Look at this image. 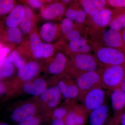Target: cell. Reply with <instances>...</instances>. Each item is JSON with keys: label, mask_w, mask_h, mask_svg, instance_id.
Listing matches in <instances>:
<instances>
[{"label": "cell", "mask_w": 125, "mask_h": 125, "mask_svg": "<svg viewBox=\"0 0 125 125\" xmlns=\"http://www.w3.org/2000/svg\"><path fill=\"white\" fill-rule=\"evenodd\" d=\"M120 125H125V112L121 115L120 118Z\"/></svg>", "instance_id": "42"}, {"label": "cell", "mask_w": 125, "mask_h": 125, "mask_svg": "<svg viewBox=\"0 0 125 125\" xmlns=\"http://www.w3.org/2000/svg\"><path fill=\"white\" fill-rule=\"evenodd\" d=\"M98 10L107 7V0H91Z\"/></svg>", "instance_id": "37"}, {"label": "cell", "mask_w": 125, "mask_h": 125, "mask_svg": "<svg viewBox=\"0 0 125 125\" xmlns=\"http://www.w3.org/2000/svg\"><path fill=\"white\" fill-rule=\"evenodd\" d=\"M0 125H9L7 123L5 122H2L0 121Z\"/></svg>", "instance_id": "46"}, {"label": "cell", "mask_w": 125, "mask_h": 125, "mask_svg": "<svg viewBox=\"0 0 125 125\" xmlns=\"http://www.w3.org/2000/svg\"><path fill=\"white\" fill-rule=\"evenodd\" d=\"M28 39L32 59L41 62L42 59L43 42L37 27L28 36Z\"/></svg>", "instance_id": "19"}, {"label": "cell", "mask_w": 125, "mask_h": 125, "mask_svg": "<svg viewBox=\"0 0 125 125\" xmlns=\"http://www.w3.org/2000/svg\"><path fill=\"white\" fill-rule=\"evenodd\" d=\"M49 85L48 79L39 76L20 84L14 90L12 94H26L33 97H37L45 92Z\"/></svg>", "instance_id": "12"}, {"label": "cell", "mask_w": 125, "mask_h": 125, "mask_svg": "<svg viewBox=\"0 0 125 125\" xmlns=\"http://www.w3.org/2000/svg\"><path fill=\"white\" fill-rule=\"evenodd\" d=\"M4 45H3V44H2V43H1L0 42V49H1V48H2V47L4 46Z\"/></svg>", "instance_id": "47"}, {"label": "cell", "mask_w": 125, "mask_h": 125, "mask_svg": "<svg viewBox=\"0 0 125 125\" xmlns=\"http://www.w3.org/2000/svg\"><path fill=\"white\" fill-rule=\"evenodd\" d=\"M25 37L19 27L10 28L5 26L0 34V42L4 45L17 46L22 43Z\"/></svg>", "instance_id": "18"}, {"label": "cell", "mask_w": 125, "mask_h": 125, "mask_svg": "<svg viewBox=\"0 0 125 125\" xmlns=\"http://www.w3.org/2000/svg\"><path fill=\"white\" fill-rule=\"evenodd\" d=\"M23 5L25 9V14L19 27L24 37H26L36 28L38 18L33 9L26 5Z\"/></svg>", "instance_id": "21"}, {"label": "cell", "mask_w": 125, "mask_h": 125, "mask_svg": "<svg viewBox=\"0 0 125 125\" xmlns=\"http://www.w3.org/2000/svg\"><path fill=\"white\" fill-rule=\"evenodd\" d=\"M118 88L125 92V76L122 81Z\"/></svg>", "instance_id": "41"}, {"label": "cell", "mask_w": 125, "mask_h": 125, "mask_svg": "<svg viewBox=\"0 0 125 125\" xmlns=\"http://www.w3.org/2000/svg\"><path fill=\"white\" fill-rule=\"evenodd\" d=\"M108 6L114 9H125V0H107Z\"/></svg>", "instance_id": "36"}, {"label": "cell", "mask_w": 125, "mask_h": 125, "mask_svg": "<svg viewBox=\"0 0 125 125\" xmlns=\"http://www.w3.org/2000/svg\"><path fill=\"white\" fill-rule=\"evenodd\" d=\"M50 125H65V118H55L49 121Z\"/></svg>", "instance_id": "40"}, {"label": "cell", "mask_w": 125, "mask_h": 125, "mask_svg": "<svg viewBox=\"0 0 125 125\" xmlns=\"http://www.w3.org/2000/svg\"><path fill=\"white\" fill-rule=\"evenodd\" d=\"M50 84L58 88L64 102L71 104L76 103L80 92L73 78L67 73L58 76H51L48 79Z\"/></svg>", "instance_id": "2"}, {"label": "cell", "mask_w": 125, "mask_h": 125, "mask_svg": "<svg viewBox=\"0 0 125 125\" xmlns=\"http://www.w3.org/2000/svg\"><path fill=\"white\" fill-rule=\"evenodd\" d=\"M74 79L79 90L78 101L91 90L98 87L102 88L101 75L98 71L81 73L74 77Z\"/></svg>", "instance_id": "11"}, {"label": "cell", "mask_w": 125, "mask_h": 125, "mask_svg": "<svg viewBox=\"0 0 125 125\" xmlns=\"http://www.w3.org/2000/svg\"><path fill=\"white\" fill-rule=\"evenodd\" d=\"M88 113L85 108L76 103L70 104V108L65 118V125H85Z\"/></svg>", "instance_id": "16"}, {"label": "cell", "mask_w": 125, "mask_h": 125, "mask_svg": "<svg viewBox=\"0 0 125 125\" xmlns=\"http://www.w3.org/2000/svg\"><path fill=\"white\" fill-rule=\"evenodd\" d=\"M47 121L43 113H39L23 121L18 123V125H40L43 122Z\"/></svg>", "instance_id": "32"}, {"label": "cell", "mask_w": 125, "mask_h": 125, "mask_svg": "<svg viewBox=\"0 0 125 125\" xmlns=\"http://www.w3.org/2000/svg\"><path fill=\"white\" fill-rule=\"evenodd\" d=\"M78 27L72 30L69 32H68L65 36L62 37V38L66 42L74 41L77 40L81 37H82L81 35V33L79 30H78Z\"/></svg>", "instance_id": "34"}, {"label": "cell", "mask_w": 125, "mask_h": 125, "mask_svg": "<svg viewBox=\"0 0 125 125\" xmlns=\"http://www.w3.org/2000/svg\"><path fill=\"white\" fill-rule=\"evenodd\" d=\"M42 45V59L41 62L51 58L57 52L60 51L56 43H47L43 42Z\"/></svg>", "instance_id": "28"}, {"label": "cell", "mask_w": 125, "mask_h": 125, "mask_svg": "<svg viewBox=\"0 0 125 125\" xmlns=\"http://www.w3.org/2000/svg\"><path fill=\"white\" fill-rule=\"evenodd\" d=\"M15 67L10 62L7 57L0 61V81L13 76L15 71Z\"/></svg>", "instance_id": "25"}, {"label": "cell", "mask_w": 125, "mask_h": 125, "mask_svg": "<svg viewBox=\"0 0 125 125\" xmlns=\"http://www.w3.org/2000/svg\"><path fill=\"white\" fill-rule=\"evenodd\" d=\"M43 71L52 76H58L67 73L70 58L61 51L57 52L51 58L41 62Z\"/></svg>", "instance_id": "7"}, {"label": "cell", "mask_w": 125, "mask_h": 125, "mask_svg": "<svg viewBox=\"0 0 125 125\" xmlns=\"http://www.w3.org/2000/svg\"><path fill=\"white\" fill-rule=\"evenodd\" d=\"M18 4L15 0H0V18L7 15Z\"/></svg>", "instance_id": "29"}, {"label": "cell", "mask_w": 125, "mask_h": 125, "mask_svg": "<svg viewBox=\"0 0 125 125\" xmlns=\"http://www.w3.org/2000/svg\"><path fill=\"white\" fill-rule=\"evenodd\" d=\"M82 9L89 17H92L98 10L94 6L91 0H80L78 1Z\"/></svg>", "instance_id": "30"}, {"label": "cell", "mask_w": 125, "mask_h": 125, "mask_svg": "<svg viewBox=\"0 0 125 125\" xmlns=\"http://www.w3.org/2000/svg\"><path fill=\"white\" fill-rule=\"evenodd\" d=\"M60 1L65 6L67 5H70L73 2V1L70 0H60Z\"/></svg>", "instance_id": "44"}, {"label": "cell", "mask_w": 125, "mask_h": 125, "mask_svg": "<svg viewBox=\"0 0 125 125\" xmlns=\"http://www.w3.org/2000/svg\"><path fill=\"white\" fill-rule=\"evenodd\" d=\"M64 15L75 23L82 24L87 22L88 15L80 5L79 2L73 1L66 9Z\"/></svg>", "instance_id": "24"}, {"label": "cell", "mask_w": 125, "mask_h": 125, "mask_svg": "<svg viewBox=\"0 0 125 125\" xmlns=\"http://www.w3.org/2000/svg\"><path fill=\"white\" fill-rule=\"evenodd\" d=\"M40 38L43 42L54 43L62 37L60 23L47 22L43 23L38 31Z\"/></svg>", "instance_id": "17"}, {"label": "cell", "mask_w": 125, "mask_h": 125, "mask_svg": "<svg viewBox=\"0 0 125 125\" xmlns=\"http://www.w3.org/2000/svg\"><path fill=\"white\" fill-rule=\"evenodd\" d=\"M5 25L4 21L0 19V34L2 32L5 28Z\"/></svg>", "instance_id": "43"}, {"label": "cell", "mask_w": 125, "mask_h": 125, "mask_svg": "<svg viewBox=\"0 0 125 125\" xmlns=\"http://www.w3.org/2000/svg\"><path fill=\"white\" fill-rule=\"evenodd\" d=\"M89 42L94 45L116 48L125 51L121 32L106 28L90 27Z\"/></svg>", "instance_id": "1"}, {"label": "cell", "mask_w": 125, "mask_h": 125, "mask_svg": "<svg viewBox=\"0 0 125 125\" xmlns=\"http://www.w3.org/2000/svg\"><path fill=\"white\" fill-rule=\"evenodd\" d=\"M41 113L38 104L32 98L16 105L11 111L10 118L14 122L18 123Z\"/></svg>", "instance_id": "9"}, {"label": "cell", "mask_w": 125, "mask_h": 125, "mask_svg": "<svg viewBox=\"0 0 125 125\" xmlns=\"http://www.w3.org/2000/svg\"><path fill=\"white\" fill-rule=\"evenodd\" d=\"M110 115L109 105L106 102L89 113V125H106Z\"/></svg>", "instance_id": "20"}, {"label": "cell", "mask_w": 125, "mask_h": 125, "mask_svg": "<svg viewBox=\"0 0 125 125\" xmlns=\"http://www.w3.org/2000/svg\"><path fill=\"white\" fill-rule=\"evenodd\" d=\"M66 6L60 1H54L51 4L45 5L40 10L38 19L46 22L61 21L64 15Z\"/></svg>", "instance_id": "14"}, {"label": "cell", "mask_w": 125, "mask_h": 125, "mask_svg": "<svg viewBox=\"0 0 125 125\" xmlns=\"http://www.w3.org/2000/svg\"><path fill=\"white\" fill-rule=\"evenodd\" d=\"M75 23L68 18H65L62 19L60 23V25L62 37L76 27L77 24H75Z\"/></svg>", "instance_id": "33"}, {"label": "cell", "mask_w": 125, "mask_h": 125, "mask_svg": "<svg viewBox=\"0 0 125 125\" xmlns=\"http://www.w3.org/2000/svg\"><path fill=\"white\" fill-rule=\"evenodd\" d=\"M121 34L122 37V40L123 44H124V46L125 47V28L121 32Z\"/></svg>", "instance_id": "45"}, {"label": "cell", "mask_w": 125, "mask_h": 125, "mask_svg": "<svg viewBox=\"0 0 125 125\" xmlns=\"http://www.w3.org/2000/svg\"><path fill=\"white\" fill-rule=\"evenodd\" d=\"M33 98L38 104L42 113L45 114L48 121L49 114L61 104L62 96L58 88L54 84H50L42 94Z\"/></svg>", "instance_id": "5"}, {"label": "cell", "mask_w": 125, "mask_h": 125, "mask_svg": "<svg viewBox=\"0 0 125 125\" xmlns=\"http://www.w3.org/2000/svg\"><path fill=\"white\" fill-rule=\"evenodd\" d=\"M90 44L93 49L94 56L101 67L125 65V51L90 43Z\"/></svg>", "instance_id": "3"}, {"label": "cell", "mask_w": 125, "mask_h": 125, "mask_svg": "<svg viewBox=\"0 0 125 125\" xmlns=\"http://www.w3.org/2000/svg\"><path fill=\"white\" fill-rule=\"evenodd\" d=\"M69 57L70 64L67 73L73 78L83 72L98 71L102 68L92 54H74Z\"/></svg>", "instance_id": "4"}, {"label": "cell", "mask_w": 125, "mask_h": 125, "mask_svg": "<svg viewBox=\"0 0 125 125\" xmlns=\"http://www.w3.org/2000/svg\"><path fill=\"white\" fill-rule=\"evenodd\" d=\"M60 51L69 56L76 54H92L93 49L89 41L81 37L77 40L66 42L62 37L56 43Z\"/></svg>", "instance_id": "10"}, {"label": "cell", "mask_w": 125, "mask_h": 125, "mask_svg": "<svg viewBox=\"0 0 125 125\" xmlns=\"http://www.w3.org/2000/svg\"><path fill=\"white\" fill-rule=\"evenodd\" d=\"M107 27L113 30L121 32L125 28V10L116 15Z\"/></svg>", "instance_id": "27"}, {"label": "cell", "mask_w": 125, "mask_h": 125, "mask_svg": "<svg viewBox=\"0 0 125 125\" xmlns=\"http://www.w3.org/2000/svg\"><path fill=\"white\" fill-rule=\"evenodd\" d=\"M16 47L14 45H4L0 49V61L7 57L10 52Z\"/></svg>", "instance_id": "35"}, {"label": "cell", "mask_w": 125, "mask_h": 125, "mask_svg": "<svg viewBox=\"0 0 125 125\" xmlns=\"http://www.w3.org/2000/svg\"><path fill=\"white\" fill-rule=\"evenodd\" d=\"M120 115L114 116L109 120L106 125H120Z\"/></svg>", "instance_id": "39"}, {"label": "cell", "mask_w": 125, "mask_h": 125, "mask_svg": "<svg viewBox=\"0 0 125 125\" xmlns=\"http://www.w3.org/2000/svg\"><path fill=\"white\" fill-rule=\"evenodd\" d=\"M9 87L8 84L0 81V96L3 95L5 94L9 93Z\"/></svg>", "instance_id": "38"}, {"label": "cell", "mask_w": 125, "mask_h": 125, "mask_svg": "<svg viewBox=\"0 0 125 125\" xmlns=\"http://www.w3.org/2000/svg\"><path fill=\"white\" fill-rule=\"evenodd\" d=\"M106 93L102 88H95L84 94L79 100L88 113L106 103Z\"/></svg>", "instance_id": "13"}, {"label": "cell", "mask_w": 125, "mask_h": 125, "mask_svg": "<svg viewBox=\"0 0 125 125\" xmlns=\"http://www.w3.org/2000/svg\"><path fill=\"white\" fill-rule=\"evenodd\" d=\"M23 4L26 5L31 9L41 10L45 5L51 4L53 1L52 0H25L20 1Z\"/></svg>", "instance_id": "31"}, {"label": "cell", "mask_w": 125, "mask_h": 125, "mask_svg": "<svg viewBox=\"0 0 125 125\" xmlns=\"http://www.w3.org/2000/svg\"><path fill=\"white\" fill-rule=\"evenodd\" d=\"M110 91L111 103L114 116L120 115L125 112V92L119 88Z\"/></svg>", "instance_id": "23"}, {"label": "cell", "mask_w": 125, "mask_h": 125, "mask_svg": "<svg viewBox=\"0 0 125 125\" xmlns=\"http://www.w3.org/2000/svg\"><path fill=\"white\" fill-rule=\"evenodd\" d=\"M125 10V9H105L98 10L92 17H89L87 23L90 27L105 28L108 27L109 23L116 15Z\"/></svg>", "instance_id": "15"}, {"label": "cell", "mask_w": 125, "mask_h": 125, "mask_svg": "<svg viewBox=\"0 0 125 125\" xmlns=\"http://www.w3.org/2000/svg\"><path fill=\"white\" fill-rule=\"evenodd\" d=\"M42 71L41 62L34 60L29 61L22 69L18 70L16 76L9 83L10 90L13 91L20 84L37 78Z\"/></svg>", "instance_id": "8"}, {"label": "cell", "mask_w": 125, "mask_h": 125, "mask_svg": "<svg viewBox=\"0 0 125 125\" xmlns=\"http://www.w3.org/2000/svg\"><path fill=\"white\" fill-rule=\"evenodd\" d=\"M25 14L24 5L23 4H18L3 20L5 26L10 28L19 27L24 18Z\"/></svg>", "instance_id": "22"}, {"label": "cell", "mask_w": 125, "mask_h": 125, "mask_svg": "<svg viewBox=\"0 0 125 125\" xmlns=\"http://www.w3.org/2000/svg\"><path fill=\"white\" fill-rule=\"evenodd\" d=\"M70 104L64 102L56 108L49 114L48 122L55 118H65L70 108Z\"/></svg>", "instance_id": "26"}, {"label": "cell", "mask_w": 125, "mask_h": 125, "mask_svg": "<svg viewBox=\"0 0 125 125\" xmlns=\"http://www.w3.org/2000/svg\"><path fill=\"white\" fill-rule=\"evenodd\" d=\"M101 84L104 89L112 91L118 88L125 76V65L102 67L98 71Z\"/></svg>", "instance_id": "6"}]
</instances>
